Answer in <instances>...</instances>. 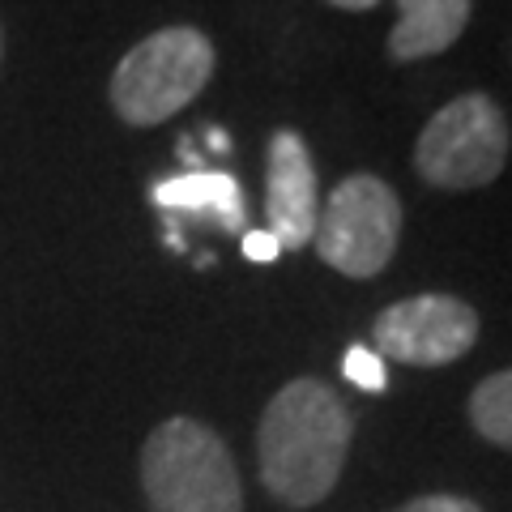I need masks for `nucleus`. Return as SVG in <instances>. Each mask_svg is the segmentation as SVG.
<instances>
[{
	"mask_svg": "<svg viewBox=\"0 0 512 512\" xmlns=\"http://www.w3.org/2000/svg\"><path fill=\"white\" fill-rule=\"evenodd\" d=\"M355 419L325 380L299 376L269 397L256 427L261 483L286 508H312L338 487Z\"/></svg>",
	"mask_w": 512,
	"mask_h": 512,
	"instance_id": "obj_1",
	"label": "nucleus"
},
{
	"mask_svg": "<svg viewBox=\"0 0 512 512\" xmlns=\"http://www.w3.org/2000/svg\"><path fill=\"white\" fill-rule=\"evenodd\" d=\"M150 512H244V487L227 444L197 419L158 423L141 444Z\"/></svg>",
	"mask_w": 512,
	"mask_h": 512,
	"instance_id": "obj_2",
	"label": "nucleus"
},
{
	"mask_svg": "<svg viewBox=\"0 0 512 512\" xmlns=\"http://www.w3.org/2000/svg\"><path fill=\"white\" fill-rule=\"evenodd\" d=\"M214 64H218L214 43L197 26L154 30L133 52H124L116 73H111L107 86L111 111L133 128L163 124L210 86Z\"/></svg>",
	"mask_w": 512,
	"mask_h": 512,
	"instance_id": "obj_3",
	"label": "nucleus"
},
{
	"mask_svg": "<svg viewBox=\"0 0 512 512\" xmlns=\"http://www.w3.org/2000/svg\"><path fill=\"white\" fill-rule=\"evenodd\" d=\"M512 133L491 94H461L423 124L414 141V171L440 192H474L500 180Z\"/></svg>",
	"mask_w": 512,
	"mask_h": 512,
	"instance_id": "obj_4",
	"label": "nucleus"
},
{
	"mask_svg": "<svg viewBox=\"0 0 512 512\" xmlns=\"http://www.w3.org/2000/svg\"><path fill=\"white\" fill-rule=\"evenodd\" d=\"M402 239V201L380 175H346L329 192L325 210L316 218L312 244L320 261L346 278H376L393 261Z\"/></svg>",
	"mask_w": 512,
	"mask_h": 512,
	"instance_id": "obj_5",
	"label": "nucleus"
},
{
	"mask_svg": "<svg viewBox=\"0 0 512 512\" xmlns=\"http://www.w3.org/2000/svg\"><path fill=\"white\" fill-rule=\"evenodd\" d=\"M376 355L410 367H444L470 355L478 342V312L457 295H414L389 303L372 325Z\"/></svg>",
	"mask_w": 512,
	"mask_h": 512,
	"instance_id": "obj_6",
	"label": "nucleus"
},
{
	"mask_svg": "<svg viewBox=\"0 0 512 512\" xmlns=\"http://www.w3.org/2000/svg\"><path fill=\"white\" fill-rule=\"evenodd\" d=\"M265 218L269 239L278 252H299L312 244L316 218H320V192H316V163L312 150L295 128H274L265 150Z\"/></svg>",
	"mask_w": 512,
	"mask_h": 512,
	"instance_id": "obj_7",
	"label": "nucleus"
},
{
	"mask_svg": "<svg viewBox=\"0 0 512 512\" xmlns=\"http://www.w3.org/2000/svg\"><path fill=\"white\" fill-rule=\"evenodd\" d=\"M397 13L389 30V60L397 64L448 52L470 26V0H397Z\"/></svg>",
	"mask_w": 512,
	"mask_h": 512,
	"instance_id": "obj_8",
	"label": "nucleus"
},
{
	"mask_svg": "<svg viewBox=\"0 0 512 512\" xmlns=\"http://www.w3.org/2000/svg\"><path fill=\"white\" fill-rule=\"evenodd\" d=\"M154 201L167 205V210H201L214 214V222H222L227 231H235L244 222V197H239V184L231 175H214V171H192L180 180H163L154 188Z\"/></svg>",
	"mask_w": 512,
	"mask_h": 512,
	"instance_id": "obj_9",
	"label": "nucleus"
},
{
	"mask_svg": "<svg viewBox=\"0 0 512 512\" xmlns=\"http://www.w3.org/2000/svg\"><path fill=\"white\" fill-rule=\"evenodd\" d=\"M470 423L483 440L512 453V367L474 384L470 393Z\"/></svg>",
	"mask_w": 512,
	"mask_h": 512,
	"instance_id": "obj_10",
	"label": "nucleus"
},
{
	"mask_svg": "<svg viewBox=\"0 0 512 512\" xmlns=\"http://www.w3.org/2000/svg\"><path fill=\"white\" fill-rule=\"evenodd\" d=\"M346 376L355 384H363V389H380V384H384V367H380V359L372 355V350L355 346L346 355Z\"/></svg>",
	"mask_w": 512,
	"mask_h": 512,
	"instance_id": "obj_11",
	"label": "nucleus"
},
{
	"mask_svg": "<svg viewBox=\"0 0 512 512\" xmlns=\"http://www.w3.org/2000/svg\"><path fill=\"white\" fill-rule=\"evenodd\" d=\"M393 512H483V508L466 500V495H419V500H406Z\"/></svg>",
	"mask_w": 512,
	"mask_h": 512,
	"instance_id": "obj_12",
	"label": "nucleus"
},
{
	"mask_svg": "<svg viewBox=\"0 0 512 512\" xmlns=\"http://www.w3.org/2000/svg\"><path fill=\"white\" fill-rule=\"evenodd\" d=\"M244 252L252 256V261H274L278 244H274V239H269V231H265V235H248V239H244Z\"/></svg>",
	"mask_w": 512,
	"mask_h": 512,
	"instance_id": "obj_13",
	"label": "nucleus"
},
{
	"mask_svg": "<svg viewBox=\"0 0 512 512\" xmlns=\"http://www.w3.org/2000/svg\"><path fill=\"white\" fill-rule=\"evenodd\" d=\"M329 5H338V9H350V13H363V9H376L380 0H329Z\"/></svg>",
	"mask_w": 512,
	"mask_h": 512,
	"instance_id": "obj_14",
	"label": "nucleus"
},
{
	"mask_svg": "<svg viewBox=\"0 0 512 512\" xmlns=\"http://www.w3.org/2000/svg\"><path fill=\"white\" fill-rule=\"evenodd\" d=\"M0 60H5V26H0Z\"/></svg>",
	"mask_w": 512,
	"mask_h": 512,
	"instance_id": "obj_15",
	"label": "nucleus"
}]
</instances>
